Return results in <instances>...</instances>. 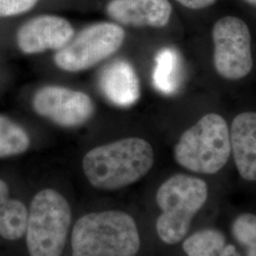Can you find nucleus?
<instances>
[{
    "instance_id": "0eeeda50",
    "label": "nucleus",
    "mask_w": 256,
    "mask_h": 256,
    "mask_svg": "<svg viewBox=\"0 0 256 256\" xmlns=\"http://www.w3.org/2000/svg\"><path fill=\"white\" fill-rule=\"evenodd\" d=\"M214 64L216 72L230 81L243 79L252 72V38L247 24L236 16L218 19L212 28Z\"/></svg>"
},
{
    "instance_id": "f8f14e48",
    "label": "nucleus",
    "mask_w": 256,
    "mask_h": 256,
    "mask_svg": "<svg viewBox=\"0 0 256 256\" xmlns=\"http://www.w3.org/2000/svg\"><path fill=\"white\" fill-rule=\"evenodd\" d=\"M101 86L108 100L120 106L133 104L140 94L137 74L124 61H116L104 70Z\"/></svg>"
},
{
    "instance_id": "6e6552de",
    "label": "nucleus",
    "mask_w": 256,
    "mask_h": 256,
    "mask_svg": "<svg viewBox=\"0 0 256 256\" xmlns=\"http://www.w3.org/2000/svg\"><path fill=\"white\" fill-rule=\"evenodd\" d=\"M32 106L40 117L64 128L82 126L95 113L88 94L57 84L38 88L32 95Z\"/></svg>"
},
{
    "instance_id": "dca6fc26",
    "label": "nucleus",
    "mask_w": 256,
    "mask_h": 256,
    "mask_svg": "<svg viewBox=\"0 0 256 256\" xmlns=\"http://www.w3.org/2000/svg\"><path fill=\"white\" fill-rule=\"evenodd\" d=\"M225 247L224 234L214 229H206L190 236L183 242L187 256H216Z\"/></svg>"
},
{
    "instance_id": "2eb2a0df",
    "label": "nucleus",
    "mask_w": 256,
    "mask_h": 256,
    "mask_svg": "<svg viewBox=\"0 0 256 256\" xmlns=\"http://www.w3.org/2000/svg\"><path fill=\"white\" fill-rule=\"evenodd\" d=\"M30 146L27 130L9 117L0 114V158L21 155Z\"/></svg>"
},
{
    "instance_id": "9b49d317",
    "label": "nucleus",
    "mask_w": 256,
    "mask_h": 256,
    "mask_svg": "<svg viewBox=\"0 0 256 256\" xmlns=\"http://www.w3.org/2000/svg\"><path fill=\"white\" fill-rule=\"evenodd\" d=\"M230 149L238 173L248 182H256V112L238 115L230 130Z\"/></svg>"
},
{
    "instance_id": "9d476101",
    "label": "nucleus",
    "mask_w": 256,
    "mask_h": 256,
    "mask_svg": "<svg viewBox=\"0 0 256 256\" xmlns=\"http://www.w3.org/2000/svg\"><path fill=\"white\" fill-rule=\"evenodd\" d=\"M106 14L117 24L134 28H164L173 8L169 0H110Z\"/></svg>"
},
{
    "instance_id": "4468645a",
    "label": "nucleus",
    "mask_w": 256,
    "mask_h": 256,
    "mask_svg": "<svg viewBox=\"0 0 256 256\" xmlns=\"http://www.w3.org/2000/svg\"><path fill=\"white\" fill-rule=\"evenodd\" d=\"M153 82L156 88L164 94L174 93L180 84V60L172 48H162L155 59Z\"/></svg>"
},
{
    "instance_id": "f03ea898",
    "label": "nucleus",
    "mask_w": 256,
    "mask_h": 256,
    "mask_svg": "<svg viewBox=\"0 0 256 256\" xmlns=\"http://www.w3.org/2000/svg\"><path fill=\"white\" fill-rule=\"evenodd\" d=\"M140 247L137 224L124 212H90L74 224L72 256H135Z\"/></svg>"
},
{
    "instance_id": "423d86ee",
    "label": "nucleus",
    "mask_w": 256,
    "mask_h": 256,
    "mask_svg": "<svg viewBox=\"0 0 256 256\" xmlns=\"http://www.w3.org/2000/svg\"><path fill=\"white\" fill-rule=\"evenodd\" d=\"M126 37V30L117 23L92 24L55 52V66L70 74L90 70L115 54L124 45Z\"/></svg>"
},
{
    "instance_id": "7ed1b4c3",
    "label": "nucleus",
    "mask_w": 256,
    "mask_h": 256,
    "mask_svg": "<svg viewBox=\"0 0 256 256\" xmlns=\"http://www.w3.org/2000/svg\"><path fill=\"white\" fill-rule=\"evenodd\" d=\"M207 198L208 185L202 178L176 174L165 180L156 194L158 206L162 210L156 229L162 241L168 245L180 242Z\"/></svg>"
},
{
    "instance_id": "412c9836",
    "label": "nucleus",
    "mask_w": 256,
    "mask_h": 256,
    "mask_svg": "<svg viewBox=\"0 0 256 256\" xmlns=\"http://www.w3.org/2000/svg\"><path fill=\"white\" fill-rule=\"evenodd\" d=\"M245 2H247L248 4H250V5H252V6H254L256 7V0H244Z\"/></svg>"
},
{
    "instance_id": "f3484780",
    "label": "nucleus",
    "mask_w": 256,
    "mask_h": 256,
    "mask_svg": "<svg viewBox=\"0 0 256 256\" xmlns=\"http://www.w3.org/2000/svg\"><path fill=\"white\" fill-rule=\"evenodd\" d=\"M232 236L246 248L248 256H256V216L243 214L234 220Z\"/></svg>"
},
{
    "instance_id": "6ab92c4d",
    "label": "nucleus",
    "mask_w": 256,
    "mask_h": 256,
    "mask_svg": "<svg viewBox=\"0 0 256 256\" xmlns=\"http://www.w3.org/2000/svg\"><path fill=\"white\" fill-rule=\"evenodd\" d=\"M188 9L200 10L212 5L216 0H176Z\"/></svg>"
},
{
    "instance_id": "39448f33",
    "label": "nucleus",
    "mask_w": 256,
    "mask_h": 256,
    "mask_svg": "<svg viewBox=\"0 0 256 256\" xmlns=\"http://www.w3.org/2000/svg\"><path fill=\"white\" fill-rule=\"evenodd\" d=\"M72 222V209L54 189L32 198L28 214L26 243L30 256H61Z\"/></svg>"
},
{
    "instance_id": "20e7f679",
    "label": "nucleus",
    "mask_w": 256,
    "mask_h": 256,
    "mask_svg": "<svg viewBox=\"0 0 256 256\" xmlns=\"http://www.w3.org/2000/svg\"><path fill=\"white\" fill-rule=\"evenodd\" d=\"M230 152L226 120L218 114L209 113L183 133L174 146V156L189 171L212 174L226 165Z\"/></svg>"
},
{
    "instance_id": "a211bd4d",
    "label": "nucleus",
    "mask_w": 256,
    "mask_h": 256,
    "mask_svg": "<svg viewBox=\"0 0 256 256\" xmlns=\"http://www.w3.org/2000/svg\"><path fill=\"white\" fill-rule=\"evenodd\" d=\"M39 0H0V18L25 14L36 7Z\"/></svg>"
},
{
    "instance_id": "ddd939ff",
    "label": "nucleus",
    "mask_w": 256,
    "mask_h": 256,
    "mask_svg": "<svg viewBox=\"0 0 256 256\" xmlns=\"http://www.w3.org/2000/svg\"><path fill=\"white\" fill-rule=\"evenodd\" d=\"M28 210L23 202L10 198L8 184L0 178V236L9 241L23 238Z\"/></svg>"
},
{
    "instance_id": "f257e3e1",
    "label": "nucleus",
    "mask_w": 256,
    "mask_h": 256,
    "mask_svg": "<svg viewBox=\"0 0 256 256\" xmlns=\"http://www.w3.org/2000/svg\"><path fill=\"white\" fill-rule=\"evenodd\" d=\"M154 160L153 147L147 140L126 138L90 150L82 158V172L94 188L115 191L142 178Z\"/></svg>"
},
{
    "instance_id": "aec40b11",
    "label": "nucleus",
    "mask_w": 256,
    "mask_h": 256,
    "mask_svg": "<svg viewBox=\"0 0 256 256\" xmlns=\"http://www.w3.org/2000/svg\"><path fill=\"white\" fill-rule=\"evenodd\" d=\"M220 256H239V254H238L236 248L232 245H228L221 250Z\"/></svg>"
},
{
    "instance_id": "1a4fd4ad",
    "label": "nucleus",
    "mask_w": 256,
    "mask_h": 256,
    "mask_svg": "<svg viewBox=\"0 0 256 256\" xmlns=\"http://www.w3.org/2000/svg\"><path fill=\"white\" fill-rule=\"evenodd\" d=\"M74 36V26L68 19L54 14H41L19 28L16 39L22 54L34 55L50 50L58 52Z\"/></svg>"
}]
</instances>
